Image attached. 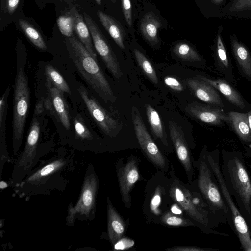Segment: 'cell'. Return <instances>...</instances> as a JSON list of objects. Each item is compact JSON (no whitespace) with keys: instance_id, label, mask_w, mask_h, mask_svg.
Masks as SVG:
<instances>
[{"instance_id":"obj_1","label":"cell","mask_w":251,"mask_h":251,"mask_svg":"<svg viewBox=\"0 0 251 251\" xmlns=\"http://www.w3.org/2000/svg\"><path fill=\"white\" fill-rule=\"evenodd\" d=\"M68 53L83 78L106 103H113V91L95 59L80 40L72 36L64 40Z\"/></svg>"},{"instance_id":"obj_2","label":"cell","mask_w":251,"mask_h":251,"mask_svg":"<svg viewBox=\"0 0 251 251\" xmlns=\"http://www.w3.org/2000/svg\"><path fill=\"white\" fill-rule=\"evenodd\" d=\"M222 173L230 193L235 198L239 211L251 225V180L242 157L236 152H223Z\"/></svg>"},{"instance_id":"obj_3","label":"cell","mask_w":251,"mask_h":251,"mask_svg":"<svg viewBox=\"0 0 251 251\" xmlns=\"http://www.w3.org/2000/svg\"><path fill=\"white\" fill-rule=\"evenodd\" d=\"M69 156L60 155L31 171L16 188L18 196L26 198L32 195L50 192L55 183L63 182V171L70 165Z\"/></svg>"},{"instance_id":"obj_4","label":"cell","mask_w":251,"mask_h":251,"mask_svg":"<svg viewBox=\"0 0 251 251\" xmlns=\"http://www.w3.org/2000/svg\"><path fill=\"white\" fill-rule=\"evenodd\" d=\"M26 64V60L17 57L12 118V149L14 155L18 153L22 145L29 105L30 90L25 69Z\"/></svg>"},{"instance_id":"obj_5","label":"cell","mask_w":251,"mask_h":251,"mask_svg":"<svg viewBox=\"0 0 251 251\" xmlns=\"http://www.w3.org/2000/svg\"><path fill=\"white\" fill-rule=\"evenodd\" d=\"M170 174L171 182L169 194L173 201L194 221L204 228H209L211 223L209 213L204 208L208 206L203 200L201 195L193 192L177 178L174 174L173 167Z\"/></svg>"},{"instance_id":"obj_6","label":"cell","mask_w":251,"mask_h":251,"mask_svg":"<svg viewBox=\"0 0 251 251\" xmlns=\"http://www.w3.org/2000/svg\"><path fill=\"white\" fill-rule=\"evenodd\" d=\"M206 146L201 150L197 161H194V166L197 169L198 188L211 212L221 214L226 216L229 208L223 199V196L213 172L206 157Z\"/></svg>"},{"instance_id":"obj_7","label":"cell","mask_w":251,"mask_h":251,"mask_svg":"<svg viewBox=\"0 0 251 251\" xmlns=\"http://www.w3.org/2000/svg\"><path fill=\"white\" fill-rule=\"evenodd\" d=\"M218 150L212 152L206 151V157L218 183V186L231 214L236 233L243 249L251 251V237L247 223L234 203L231 194L224 178L221 166Z\"/></svg>"},{"instance_id":"obj_8","label":"cell","mask_w":251,"mask_h":251,"mask_svg":"<svg viewBox=\"0 0 251 251\" xmlns=\"http://www.w3.org/2000/svg\"><path fill=\"white\" fill-rule=\"evenodd\" d=\"M99 188V179L93 166L89 165L84 177L80 195L75 206L70 204L67 209L66 222L73 226L76 219L91 220L95 217L96 196Z\"/></svg>"},{"instance_id":"obj_9","label":"cell","mask_w":251,"mask_h":251,"mask_svg":"<svg viewBox=\"0 0 251 251\" xmlns=\"http://www.w3.org/2000/svg\"><path fill=\"white\" fill-rule=\"evenodd\" d=\"M38 115L34 114L23 151L17 159L10 179V184L17 187L31 172L41 157L39 150L41 131Z\"/></svg>"},{"instance_id":"obj_10","label":"cell","mask_w":251,"mask_h":251,"mask_svg":"<svg viewBox=\"0 0 251 251\" xmlns=\"http://www.w3.org/2000/svg\"><path fill=\"white\" fill-rule=\"evenodd\" d=\"M161 171L149 181L146 187L143 212L147 219L154 222L163 213V208L167 205L171 178L169 179Z\"/></svg>"},{"instance_id":"obj_11","label":"cell","mask_w":251,"mask_h":251,"mask_svg":"<svg viewBox=\"0 0 251 251\" xmlns=\"http://www.w3.org/2000/svg\"><path fill=\"white\" fill-rule=\"evenodd\" d=\"M131 117L136 138L144 153L161 171L168 172L170 167L168 160L151 138L140 113L135 106L132 108Z\"/></svg>"},{"instance_id":"obj_12","label":"cell","mask_w":251,"mask_h":251,"mask_svg":"<svg viewBox=\"0 0 251 251\" xmlns=\"http://www.w3.org/2000/svg\"><path fill=\"white\" fill-rule=\"evenodd\" d=\"M83 17L90 31L95 50L113 76L117 79H120L123 75L120 65L106 39L90 15L84 13Z\"/></svg>"},{"instance_id":"obj_13","label":"cell","mask_w":251,"mask_h":251,"mask_svg":"<svg viewBox=\"0 0 251 251\" xmlns=\"http://www.w3.org/2000/svg\"><path fill=\"white\" fill-rule=\"evenodd\" d=\"M78 92L89 113L99 127L106 135L115 138L121 131L122 124L112 117L84 86H80Z\"/></svg>"},{"instance_id":"obj_14","label":"cell","mask_w":251,"mask_h":251,"mask_svg":"<svg viewBox=\"0 0 251 251\" xmlns=\"http://www.w3.org/2000/svg\"><path fill=\"white\" fill-rule=\"evenodd\" d=\"M123 159H119L116 163V172L122 200L127 208L131 206L130 193L132 189L140 178L137 159L130 157L126 164Z\"/></svg>"},{"instance_id":"obj_15","label":"cell","mask_w":251,"mask_h":251,"mask_svg":"<svg viewBox=\"0 0 251 251\" xmlns=\"http://www.w3.org/2000/svg\"><path fill=\"white\" fill-rule=\"evenodd\" d=\"M168 128L178 158L184 168L188 180L192 181L194 175V161L183 130L174 121L169 122Z\"/></svg>"},{"instance_id":"obj_16","label":"cell","mask_w":251,"mask_h":251,"mask_svg":"<svg viewBox=\"0 0 251 251\" xmlns=\"http://www.w3.org/2000/svg\"><path fill=\"white\" fill-rule=\"evenodd\" d=\"M220 107L192 102L185 107L187 113L202 122L214 126H220L229 122V116Z\"/></svg>"},{"instance_id":"obj_17","label":"cell","mask_w":251,"mask_h":251,"mask_svg":"<svg viewBox=\"0 0 251 251\" xmlns=\"http://www.w3.org/2000/svg\"><path fill=\"white\" fill-rule=\"evenodd\" d=\"M187 84L196 97L201 100L220 108L224 107L216 89L207 82L196 77L187 79Z\"/></svg>"},{"instance_id":"obj_18","label":"cell","mask_w":251,"mask_h":251,"mask_svg":"<svg viewBox=\"0 0 251 251\" xmlns=\"http://www.w3.org/2000/svg\"><path fill=\"white\" fill-rule=\"evenodd\" d=\"M107 211V234L113 246L123 238L126 231V224L113 205L109 198L106 197Z\"/></svg>"},{"instance_id":"obj_19","label":"cell","mask_w":251,"mask_h":251,"mask_svg":"<svg viewBox=\"0 0 251 251\" xmlns=\"http://www.w3.org/2000/svg\"><path fill=\"white\" fill-rule=\"evenodd\" d=\"M232 52L238 68L242 75L251 81V55L246 47L238 41L236 36H230Z\"/></svg>"},{"instance_id":"obj_20","label":"cell","mask_w":251,"mask_h":251,"mask_svg":"<svg viewBox=\"0 0 251 251\" xmlns=\"http://www.w3.org/2000/svg\"><path fill=\"white\" fill-rule=\"evenodd\" d=\"M197 78L201 79L222 93L226 99L234 106L243 109L246 105L244 99L231 85L225 80L221 79H213L201 75H196Z\"/></svg>"},{"instance_id":"obj_21","label":"cell","mask_w":251,"mask_h":251,"mask_svg":"<svg viewBox=\"0 0 251 251\" xmlns=\"http://www.w3.org/2000/svg\"><path fill=\"white\" fill-rule=\"evenodd\" d=\"M47 87L50 93V101L59 121L67 130L71 127L70 118L68 107L63 92L47 82Z\"/></svg>"},{"instance_id":"obj_22","label":"cell","mask_w":251,"mask_h":251,"mask_svg":"<svg viewBox=\"0 0 251 251\" xmlns=\"http://www.w3.org/2000/svg\"><path fill=\"white\" fill-rule=\"evenodd\" d=\"M10 91L8 86L0 100V176L6 162L9 161V157L6 149L5 140L6 119L8 113V105L7 99Z\"/></svg>"},{"instance_id":"obj_23","label":"cell","mask_w":251,"mask_h":251,"mask_svg":"<svg viewBox=\"0 0 251 251\" xmlns=\"http://www.w3.org/2000/svg\"><path fill=\"white\" fill-rule=\"evenodd\" d=\"M161 26L159 19L152 12L145 14L140 25L141 33L144 38L152 46L160 43L158 31Z\"/></svg>"},{"instance_id":"obj_24","label":"cell","mask_w":251,"mask_h":251,"mask_svg":"<svg viewBox=\"0 0 251 251\" xmlns=\"http://www.w3.org/2000/svg\"><path fill=\"white\" fill-rule=\"evenodd\" d=\"M97 14L101 24L115 42L121 49L124 50L126 32L120 23L99 9L97 10Z\"/></svg>"},{"instance_id":"obj_25","label":"cell","mask_w":251,"mask_h":251,"mask_svg":"<svg viewBox=\"0 0 251 251\" xmlns=\"http://www.w3.org/2000/svg\"><path fill=\"white\" fill-rule=\"evenodd\" d=\"M70 12L74 20V31L90 54L97 60V55L93 49L92 39L83 16L78 12L75 7H73Z\"/></svg>"},{"instance_id":"obj_26","label":"cell","mask_w":251,"mask_h":251,"mask_svg":"<svg viewBox=\"0 0 251 251\" xmlns=\"http://www.w3.org/2000/svg\"><path fill=\"white\" fill-rule=\"evenodd\" d=\"M215 60L216 66L225 77L232 81H235L232 68L222 39L221 32L219 31L216 38Z\"/></svg>"},{"instance_id":"obj_27","label":"cell","mask_w":251,"mask_h":251,"mask_svg":"<svg viewBox=\"0 0 251 251\" xmlns=\"http://www.w3.org/2000/svg\"><path fill=\"white\" fill-rule=\"evenodd\" d=\"M229 123L239 138L245 142H251L247 113L230 111L228 113Z\"/></svg>"},{"instance_id":"obj_28","label":"cell","mask_w":251,"mask_h":251,"mask_svg":"<svg viewBox=\"0 0 251 251\" xmlns=\"http://www.w3.org/2000/svg\"><path fill=\"white\" fill-rule=\"evenodd\" d=\"M145 110L151 129L154 136L165 148H168L169 145L168 137L158 113L148 104H145Z\"/></svg>"},{"instance_id":"obj_29","label":"cell","mask_w":251,"mask_h":251,"mask_svg":"<svg viewBox=\"0 0 251 251\" xmlns=\"http://www.w3.org/2000/svg\"><path fill=\"white\" fill-rule=\"evenodd\" d=\"M18 23L24 33L34 45L41 50L47 49V45L42 36L32 25L21 19L19 20Z\"/></svg>"},{"instance_id":"obj_30","label":"cell","mask_w":251,"mask_h":251,"mask_svg":"<svg viewBox=\"0 0 251 251\" xmlns=\"http://www.w3.org/2000/svg\"><path fill=\"white\" fill-rule=\"evenodd\" d=\"M45 70L48 83L56 87L63 93L65 92L69 95L71 94V90L67 83L55 68L50 65H47Z\"/></svg>"},{"instance_id":"obj_31","label":"cell","mask_w":251,"mask_h":251,"mask_svg":"<svg viewBox=\"0 0 251 251\" xmlns=\"http://www.w3.org/2000/svg\"><path fill=\"white\" fill-rule=\"evenodd\" d=\"M133 51L138 65L145 75L152 83L157 84L158 79L156 73L151 62L144 54L138 50L134 49Z\"/></svg>"},{"instance_id":"obj_32","label":"cell","mask_w":251,"mask_h":251,"mask_svg":"<svg viewBox=\"0 0 251 251\" xmlns=\"http://www.w3.org/2000/svg\"><path fill=\"white\" fill-rule=\"evenodd\" d=\"M174 54L178 58L187 61H200L201 60L199 54L187 43L179 42L173 48Z\"/></svg>"},{"instance_id":"obj_33","label":"cell","mask_w":251,"mask_h":251,"mask_svg":"<svg viewBox=\"0 0 251 251\" xmlns=\"http://www.w3.org/2000/svg\"><path fill=\"white\" fill-rule=\"evenodd\" d=\"M159 222L163 224L174 227L189 226L195 225L191 220L174 214L168 210L162 214Z\"/></svg>"},{"instance_id":"obj_34","label":"cell","mask_w":251,"mask_h":251,"mask_svg":"<svg viewBox=\"0 0 251 251\" xmlns=\"http://www.w3.org/2000/svg\"><path fill=\"white\" fill-rule=\"evenodd\" d=\"M75 133L77 137L82 141H93L94 137L85 121L80 115L73 120Z\"/></svg>"},{"instance_id":"obj_35","label":"cell","mask_w":251,"mask_h":251,"mask_svg":"<svg viewBox=\"0 0 251 251\" xmlns=\"http://www.w3.org/2000/svg\"><path fill=\"white\" fill-rule=\"evenodd\" d=\"M57 22L58 28L63 35L68 37L73 36L74 31V20L70 11L60 16Z\"/></svg>"},{"instance_id":"obj_36","label":"cell","mask_w":251,"mask_h":251,"mask_svg":"<svg viewBox=\"0 0 251 251\" xmlns=\"http://www.w3.org/2000/svg\"><path fill=\"white\" fill-rule=\"evenodd\" d=\"M229 10L232 13L251 11V0H233Z\"/></svg>"},{"instance_id":"obj_37","label":"cell","mask_w":251,"mask_h":251,"mask_svg":"<svg viewBox=\"0 0 251 251\" xmlns=\"http://www.w3.org/2000/svg\"><path fill=\"white\" fill-rule=\"evenodd\" d=\"M123 12L127 25L132 28V6L130 0H121Z\"/></svg>"},{"instance_id":"obj_38","label":"cell","mask_w":251,"mask_h":251,"mask_svg":"<svg viewBox=\"0 0 251 251\" xmlns=\"http://www.w3.org/2000/svg\"><path fill=\"white\" fill-rule=\"evenodd\" d=\"M164 82L166 86L174 91L180 92L184 90L182 84L174 77L166 76L164 79Z\"/></svg>"},{"instance_id":"obj_39","label":"cell","mask_w":251,"mask_h":251,"mask_svg":"<svg viewBox=\"0 0 251 251\" xmlns=\"http://www.w3.org/2000/svg\"><path fill=\"white\" fill-rule=\"evenodd\" d=\"M209 250H211L192 246L173 247L166 249V251H205Z\"/></svg>"},{"instance_id":"obj_40","label":"cell","mask_w":251,"mask_h":251,"mask_svg":"<svg viewBox=\"0 0 251 251\" xmlns=\"http://www.w3.org/2000/svg\"><path fill=\"white\" fill-rule=\"evenodd\" d=\"M134 241L127 238H122L115 245V249L124 250L127 248H130L134 245Z\"/></svg>"},{"instance_id":"obj_41","label":"cell","mask_w":251,"mask_h":251,"mask_svg":"<svg viewBox=\"0 0 251 251\" xmlns=\"http://www.w3.org/2000/svg\"><path fill=\"white\" fill-rule=\"evenodd\" d=\"M20 0H6V9L10 15L12 14L17 9Z\"/></svg>"},{"instance_id":"obj_42","label":"cell","mask_w":251,"mask_h":251,"mask_svg":"<svg viewBox=\"0 0 251 251\" xmlns=\"http://www.w3.org/2000/svg\"><path fill=\"white\" fill-rule=\"evenodd\" d=\"M43 100H40L36 105L34 114L35 115H40L41 113L43 112Z\"/></svg>"},{"instance_id":"obj_43","label":"cell","mask_w":251,"mask_h":251,"mask_svg":"<svg viewBox=\"0 0 251 251\" xmlns=\"http://www.w3.org/2000/svg\"><path fill=\"white\" fill-rule=\"evenodd\" d=\"M249 125L250 130L251 132V109L247 113Z\"/></svg>"},{"instance_id":"obj_44","label":"cell","mask_w":251,"mask_h":251,"mask_svg":"<svg viewBox=\"0 0 251 251\" xmlns=\"http://www.w3.org/2000/svg\"><path fill=\"white\" fill-rule=\"evenodd\" d=\"M211 0L214 3L216 4H220L223 1V0Z\"/></svg>"},{"instance_id":"obj_45","label":"cell","mask_w":251,"mask_h":251,"mask_svg":"<svg viewBox=\"0 0 251 251\" xmlns=\"http://www.w3.org/2000/svg\"><path fill=\"white\" fill-rule=\"evenodd\" d=\"M95 1L98 5H100L101 4V0H95Z\"/></svg>"},{"instance_id":"obj_46","label":"cell","mask_w":251,"mask_h":251,"mask_svg":"<svg viewBox=\"0 0 251 251\" xmlns=\"http://www.w3.org/2000/svg\"><path fill=\"white\" fill-rule=\"evenodd\" d=\"M111 1H112V2L113 3H115L116 2V0H111Z\"/></svg>"}]
</instances>
